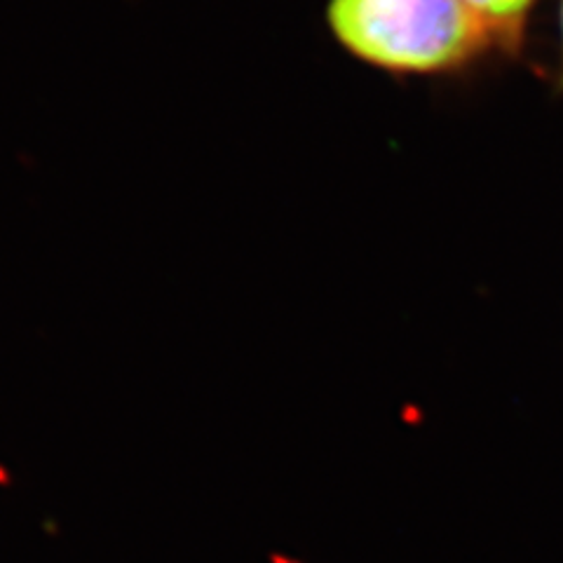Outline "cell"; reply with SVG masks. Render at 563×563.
Wrapping results in <instances>:
<instances>
[{
    "label": "cell",
    "mask_w": 563,
    "mask_h": 563,
    "mask_svg": "<svg viewBox=\"0 0 563 563\" xmlns=\"http://www.w3.org/2000/svg\"><path fill=\"white\" fill-rule=\"evenodd\" d=\"M559 82L563 87V0H559Z\"/></svg>",
    "instance_id": "3957f363"
},
{
    "label": "cell",
    "mask_w": 563,
    "mask_h": 563,
    "mask_svg": "<svg viewBox=\"0 0 563 563\" xmlns=\"http://www.w3.org/2000/svg\"><path fill=\"white\" fill-rule=\"evenodd\" d=\"M327 24L347 55L393 76H457L498 52L461 0H329Z\"/></svg>",
    "instance_id": "6da1fadb"
},
{
    "label": "cell",
    "mask_w": 563,
    "mask_h": 563,
    "mask_svg": "<svg viewBox=\"0 0 563 563\" xmlns=\"http://www.w3.org/2000/svg\"><path fill=\"white\" fill-rule=\"evenodd\" d=\"M477 16L500 55H521L528 22L540 0H461Z\"/></svg>",
    "instance_id": "7a4b0ae2"
}]
</instances>
